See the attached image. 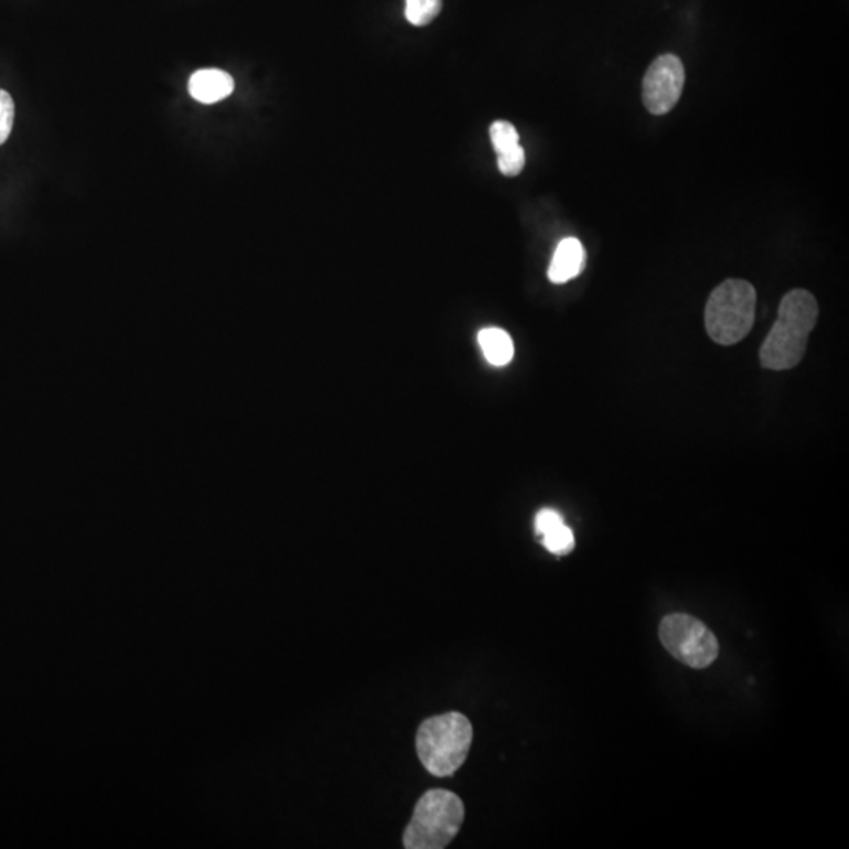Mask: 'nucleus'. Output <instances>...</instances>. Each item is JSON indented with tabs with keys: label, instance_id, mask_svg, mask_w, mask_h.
Wrapping results in <instances>:
<instances>
[{
	"label": "nucleus",
	"instance_id": "obj_4",
	"mask_svg": "<svg viewBox=\"0 0 849 849\" xmlns=\"http://www.w3.org/2000/svg\"><path fill=\"white\" fill-rule=\"evenodd\" d=\"M756 293L752 283L729 279L716 287L707 310L705 326L716 343L734 345L748 337L755 321Z\"/></svg>",
	"mask_w": 849,
	"mask_h": 849
},
{
	"label": "nucleus",
	"instance_id": "obj_7",
	"mask_svg": "<svg viewBox=\"0 0 849 849\" xmlns=\"http://www.w3.org/2000/svg\"><path fill=\"white\" fill-rule=\"evenodd\" d=\"M235 90L234 77L223 69H201L190 79V94L202 105H214L228 98Z\"/></svg>",
	"mask_w": 849,
	"mask_h": 849
},
{
	"label": "nucleus",
	"instance_id": "obj_14",
	"mask_svg": "<svg viewBox=\"0 0 849 849\" xmlns=\"http://www.w3.org/2000/svg\"><path fill=\"white\" fill-rule=\"evenodd\" d=\"M14 123L13 98L6 90H0V146L10 138Z\"/></svg>",
	"mask_w": 849,
	"mask_h": 849
},
{
	"label": "nucleus",
	"instance_id": "obj_1",
	"mask_svg": "<svg viewBox=\"0 0 849 849\" xmlns=\"http://www.w3.org/2000/svg\"><path fill=\"white\" fill-rule=\"evenodd\" d=\"M818 302L807 290L789 291L782 299L773 330L760 348V362L767 370L795 368L806 354L808 335L818 321Z\"/></svg>",
	"mask_w": 849,
	"mask_h": 849
},
{
	"label": "nucleus",
	"instance_id": "obj_12",
	"mask_svg": "<svg viewBox=\"0 0 849 849\" xmlns=\"http://www.w3.org/2000/svg\"><path fill=\"white\" fill-rule=\"evenodd\" d=\"M542 545L549 552L557 554V556H563L574 548V535L570 527L560 524L556 529L549 530L548 534L542 535Z\"/></svg>",
	"mask_w": 849,
	"mask_h": 849
},
{
	"label": "nucleus",
	"instance_id": "obj_9",
	"mask_svg": "<svg viewBox=\"0 0 849 849\" xmlns=\"http://www.w3.org/2000/svg\"><path fill=\"white\" fill-rule=\"evenodd\" d=\"M479 345L485 354L486 361L496 367H504L515 356L512 337L499 327H486V330L480 331Z\"/></svg>",
	"mask_w": 849,
	"mask_h": 849
},
{
	"label": "nucleus",
	"instance_id": "obj_15",
	"mask_svg": "<svg viewBox=\"0 0 849 849\" xmlns=\"http://www.w3.org/2000/svg\"><path fill=\"white\" fill-rule=\"evenodd\" d=\"M563 524L562 516L556 512V509L545 508L538 512L537 518H535V530L538 535L548 534L549 530L556 529L557 526Z\"/></svg>",
	"mask_w": 849,
	"mask_h": 849
},
{
	"label": "nucleus",
	"instance_id": "obj_11",
	"mask_svg": "<svg viewBox=\"0 0 849 849\" xmlns=\"http://www.w3.org/2000/svg\"><path fill=\"white\" fill-rule=\"evenodd\" d=\"M491 142H493L496 153H504V151L515 149L519 146V135L516 128L512 123L504 120L494 121L490 128Z\"/></svg>",
	"mask_w": 849,
	"mask_h": 849
},
{
	"label": "nucleus",
	"instance_id": "obj_2",
	"mask_svg": "<svg viewBox=\"0 0 849 849\" xmlns=\"http://www.w3.org/2000/svg\"><path fill=\"white\" fill-rule=\"evenodd\" d=\"M472 738V723L461 712L434 716L420 723L416 738L417 755L428 773L449 777L466 762Z\"/></svg>",
	"mask_w": 849,
	"mask_h": 849
},
{
	"label": "nucleus",
	"instance_id": "obj_3",
	"mask_svg": "<svg viewBox=\"0 0 849 849\" xmlns=\"http://www.w3.org/2000/svg\"><path fill=\"white\" fill-rule=\"evenodd\" d=\"M464 821V804L455 793L430 789L416 804L415 814L404 834L406 849L449 847Z\"/></svg>",
	"mask_w": 849,
	"mask_h": 849
},
{
	"label": "nucleus",
	"instance_id": "obj_10",
	"mask_svg": "<svg viewBox=\"0 0 849 849\" xmlns=\"http://www.w3.org/2000/svg\"><path fill=\"white\" fill-rule=\"evenodd\" d=\"M442 0H406V20L416 28H423L441 13Z\"/></svg>",
	"mask_w": 849,
	"mask_h": 849
},
{
	"label": "nucleus",
	"instance_id": "obj_8",
	"mask_svg": "<svg viewBox=\"0 0 849 849\" xmlns=\"http://www.w3.org/2000/svg\"><path fill=\"white\" fill-rule=\"evenodd\" d=\"M585 265V252L578 238H565L554 252L548 277L552 283H567L581 275Z\"/></svg>",
	"mask_w": 849,
	"mask_h": 849
},
{
	"label": "nucleus",
	"instance_id": "obj_13",
	"mask_svg": "<svg viewBox=\"0 0 849 849\" xmlns=\"http://www.w3.org/2000/svg\"><path fill=\"white\" fill-rule=\"evenodd\" d=\"M524 165H526V153L520 146L497 154V168H499L502 175L518 176L523 172Z\"/></svg>",
	"mask_w": 849,
	"mask_h": 849
},
{
	"label": "nucleus",
	"instance_id": "obj_5",
	"mask_svg": "<svg viewBox=\"0 0 849 849\" xmlns=\"http://www.w3.org/2000/svg\"><path fill=\"white\" fill-rule=\"evenodd\" d=\"M659 638L675 659L692 669H707L719 656L718 638L696 616H664L659 625Z\"/></svg>",
	"mask_w": 849,
	"mask_h": 849
},
{
	"label": "nucleus",
	"instance_id": "obj_6",
	"mask_svg": "<svg viewBox=\"0 0 849 849\" xmlns=\"http://www.w3.org/2000/svg\"><path fill=\"white\" fill-rule=\"evenodd\" d=\"M685 80V65L679 57L674 54L659 55L649 65L642 84V98L648 112L653 116L669 114L681 98Z\"/></svg>",
	"mask_w": 849,
	"mask_h": 849
}]
</instances>
